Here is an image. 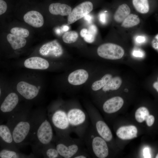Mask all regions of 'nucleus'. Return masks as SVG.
<instances>
[{
  "label": "nucleus",
  "instance_id": "obj_17",
  "mask_svg": "<svg viewBox=\"0 0 158 158\" xmlns=\"http://www.w3.org/2000/svg\"><path fill=\"white\" fill-rule=\"evenodd\" d=\"M88 74L85 70L78 69L72 72L69 75L68 80L71 84L78 85L85 83L88 78Z\"/></svg>",
  "mask_w": 158,
  "mask_h": 158
},
{
  "label": "nucleus",
  "instance_id": "obj_11",
  "mask_svg": "<svg viewBox=\"0 0 158 158\" xmlns=\"http://www.w3.org/2000/svg\"><path fill=\"white\" fill-rule=\"evenodd\" d=\"M18 101V97L17 94L13 92L9 93L1 105V114L7 116L8 118L14 111Z\"/></svg>",
  "mask_w": 158,
  "mask_h": 158
},
{
  "label": "nucleus",
  "instance_id": "obj_9",
  "mask_svg": "<svg viewBox=\"0 0 158 158\" xmlns=\"http://www.w3.org/2000/svg\"><path fill=\"white\" fill-rule=\"evenodd\" d=\"M93 5L89 1L83 2L75 7L68 16L67 24H72L88 14L92 10Z\"/></svg>",
  "mask_w": 158,
  "mask_h": 158
},
{
  "label": "nucleus",
  "instance_id": "obj_43",
  "mask_svg": "<svg viewBox=\"0 0 158 158\" xmlns=\"http://www.w3.org/2000/svg\"><path fill=\"white\" fill-rule=\"evenodd\" d=\"M69 29V28L68 26H65L63 27V30L64 31H67Z\"/></svg>",
  "mask_w": 158,
  "mask_h": 158
},
{
  "label": "nucleus",
  "instance_id": "obj_23",
  "mask_svg": "<svg viewBox=\"0 0 158 158\" xmlns=\"http://www.w3.org/2000/svg\"><path fill=\"white\" fill-rule=\"evenodd\" d=\"M29 156L20 153L19 151L2 148L0 151V158H20L30 157Z\"/></svg>",
  "mask_w": 158,
  "mask_h": 158
},
{
  "label": "nucleus",
  "instance_id": "obj_33",
  "mask_svg": "<svg viewBox=\"0 0 158 158\" xmlns=\"http://www.w3.org/2000/svg\"><path fill=\"white\" fill-rule=\"evenodd\" d=\"M132 54L133 56L137 57L142 58L145 56L144 52L140 49L134 50Z\"/></svg>",
  "mask_w": 158,
  "mask_h": 158
},
{
  "label": "nucleus",
  "instance_id": "obj_1",
  "mask_svg": "<svg viewBox=\"0 0 158 158\" xmlns=\"http://www.w3.org/2000/svg\"><path fill=\"white\" fill-rule=\"evenodd\" d=\"M53 128L46 112H33L30 141L33 142V150L35 154H39L42 147L53 142Z\"/></svg>",
  "mask_w": 158,
  "mask_h": 158
},
{
  "label": "nucleus",
  "instance_id": "obj_15",
  "mask_svg": "<svg viewBox=\"0 0 158 158\" xmlns=\"http://www.w3.org/2000/svg\"><path fill=\"white\" fill-rule=\"evenodd\" d=\"M26 68L38 70H45L48 68L49 63L46 59L37 56L32 57L26 59L24 62Z\"/></svg>",
  "mask_w": 158,
  "mask_h": 158
},
{
  "label": "nucleus",
  "instance_id": "obj_7",
  "mask_svg": "<svg viewBox=\"0 0 158 158\" xmlns=\"http://www.w3.org/2000/svg\"><path fill=\"white\" fill-rule=\"evenodd\" d=\"M87 112L91 124L97 133L107 142L112 141L113 135L106 123L101 118L97 111L92 107H88Z\"/></svg>",
  "mask_w": 158,
  "mask_h": 158
},
{
  "label": "nucleus",
  "instance_id": "obj_35",
  "mask_svg": "<svg viewBox=\"0 0 158 158\" xmlns=\"http://www.w3.org/2000/svg\"><path fill=\"white\" fill-rule=\"evenodd\" d=\"M146 40L145 37L142 35H138L135 38V42L139 44H141L145 42Z\"/></svg>",
  "mask_w": 158,
  "mask_h": 158
},
{
  "label": "nucleus",
  "instance_id": "obj_22",
  "mask_svg": "<svg viewBox=\"0 0 158 158\" xmlns=\"http://www.w3.org/2000/svg\"><path fill=\"white\" fill-rule=\"evenodd\" d=\"M7 39L12 49L16 50L25 46L26 40L24 38L16 36L12 34H9L7 36Z\"/></svg>",
  "mask_w": 158,
  "mask_h": 158
},
{
  "label": "nucleus",
  "instance_id": "obj_10",
  "mask_svg": "<svg viewBox=\"0 0 158 158\" xmlns=\"http://www.w3.org/2000/svg\"><path fill=\"white\" fill-rule=\"evenodd\" d=\"M0 139L2 148L19 151L15 144L11 130L6 124L0 125Z\"/></svg>",
  "mask_w": 158,
  "mask_h": 158
},
{
  "label": "nucleus",
  "instance_id": "obj_28",
  "mask_svg": "<svg viewBox=\"0 0 158 158\" xmlns=\"http://www.w3.org/2000/svg\"><path fill=\"white\" fill-rule=\"evenodd\" d=\"M149 115L147 109L142 107L138 108L136 111L135 117L137 122L141 123L145 121Z\"/></svg>",
  "mask_w": 158,
  "mask_h": 158
},
{
  "label": "nucleus",
  "instance_id": "obj_3",
  "mask_svg": "<svg viewBox=\"0 0 158 158\" xmlns=\"http://www.w3.org/2000/svg\"><path fill=\"white\" fill-rule=\"evenodd\" d=\"M82 140L93 157L105 158L108 156L107 142L97 133L92 124L89 126Z\"/></svg>",
  "mask_w": 158,
  "mask_h": 158
},
{
  "label": "nucleus",
  "instance_id": "obj_13",
  "mask_svg": "<svg viewBox=\"0 0 158 158\" xmlns=\"http://www.w3.org/2000/svg\"><path fill=\"white\" fill-rule=\"evenodd\" d=\"M16 89L21 95L29 100L35 98L39 94V90L35 86L23 81L18 83Z\"/></svg>",
  "mask_w": 158,
  "mask_h": 158
},
{
  "label": "nucleus",
  "instance_id": "obj_42",
  "mask_svg": "<svg viewBox=\"0 0 158 158\" xmlns=\"http://www.w3.org/2000/svg\"><path fill=\"white\" fill-rule=\"evenodd\" d=\"M153 86L154 88L158 92V81L154 82L153 84Z\"/></svg>",
  "mask_w": 158,
  "mask_h": 158
},
{
  "label": "nucleus",
  "instance_id": "obj_14",
  "mask_svg": "<svg viewBox=\"0 0 158 158\" xmlns=\"http://www.w3.org/2000/svg\"><path fill=\"white\" fill-rule=\"evenodd\" d=\"M123 99L119 96H116L107 100L102 105L103 111L108 114H111L116 112L123 106Z\"/></svg>",
  "mask_w": 158,
  "mask_h": 158
},
{
  "label": "nucleus",
  "instance_id": "obj_31",
  "mask_svg": "<svg viewBox=\"0 0 158 158\" xmlns=\"http://www.w3.org/2000/svg\"><path fill=\"white\" fill-rule=\"evenodd\" d=\"M11 34L23 38L27 37L29 35V32L27 29L21 28L14 27L10 30Z\"/></svg>",
  "mask_w": 158,
  "mask_h": 158
},
{
  "label": "nucleus",
  "instance_id": "obj_39",
  "mask_svg": "<svg viewBox=\"0 0 158 158\" xmlns=\"http://www.w3.org/2000/svg\"><path fill=\"white\" fill-rule=\"evenodd\" d=\"M143 156L145 158H150V150L148 148L146 147L143 150Z\"/></svg>",
  "mask_w": 158,
  "mask_h": 158
},
{
  "label": "nucleus",
  "instance_id": "obj_20",
  "mask_svg": "<svg viewBox=\"0 0 158 158\" xmlns=\"http://www.w3.org/2000/svg\"><path fill=\"white\" fill-rule=\"evenodd\" d=\"M39 154L42 155L45 158H62L59 154L53 142L42 147L40 150Z\"/></svg>",
  "mask_w": 158,
  "mask_h": 158
},
{
  "label": "nucleus",
  "instance_id": "obj_30",
  "mask_svg": "<svg viewBox=\"0 0 158 158\" xmlns=\"http://www.w3.org/2000/svg\"><path fill=\"white\" fill-rule=\"evenodd\" d=\"M78 34L74 31H70L66 32L63 35L62 38L65 43L71 44L75 42L78 37Z\"/></svg>",
  "mask_w": 158,
  "mask_h": 158
},
{
  "label": "nucleus",
  "instance_id": "obj_27",
  "mask_svg": "<svg viewBox=\"0 0 158 158\" xmlns=\"http://www.w3.org/2000/svg\"><path fill=\"white\" fill-rule=\"evenodd\" d=\"M112 75L109 74L104 75L100 80L94 82L92 85V90L94 91H98L102 88L111 79Z\"/></svg>",
  "mask_w": 158,
  "mask_h": 158
},
{
  "label": "nucleus",
  "instance_id": "obj_34",
  "mask_svg": "<svg viewBox=\"0 0 158 158\" xmlns=\"http://www.w3.org/2000/svg\"><path fill=\"white\" fill-rule=\"evenodd\" d=\"M7 8V6L6 2L3 0H0V15L6 12Z\"/></svg>",
  "mask_w": 158,
  "mask_h": 158
},
{
  "label": "nucleus",
  "instance_id": "obj_5",
  "mask_svg": "<svg viewBox=\"0 0 158 158\" xmlns=\"http://www.w3.org/2000/svg\"><path fill=\"white\" fill-rule=\"evenodd\" d=\"M65 107L72 132L82 139L89 126V118L87 112L79 107Z\"/></svg>",
  "mask_w": 158,
  "mask_h": 158
},
{
  "label": "nucleus",
  "instance_id": "obj_26",
  "mask_svg": "<svg viewBox=\"0 0 158 158\" xmlns=\"http://www.w3.org/2000/svg\"><path fill=\"white\" fill-rule=\"evenodd\" d=\"M140 22V19L137 15L130 14L122 22L121 26L126 28H130L138 25Z\"/></svg>",
  "mask_w": 158,
  "mask_h": 158
},
{
  "label": "nucleus",
  "instance_id": "obj_44",
  "mask_svg": "<svg viewBox=\"0 0 158 158\" xmlns=\"http://www.w3.org/2000/svg\"><path fill=\"white\" fill-rule=\"evenodd\" d=\"M155 158H158V153L156 155Z\"/></svg>",
  "mask_w": 158,
  "mask_h": 158
},
{
  "label": "nucleus",
  "instance_id": "obj_29",
  "mask_svg": "<svg viewBox=\"0 0 158 158\" xmlns=\"http://www.w3.org/2000/svg\"><path fill=\"white\" fill-rule=\"evenodd\" d=\"M97 33V28L95 25H91L87 29V33L83 38L84 40L86 42L92 43L93 42Z\"/></svg>",
  "mask_w": 158,
  "mask_h": 158
},
{
  "label": "nucleus",
  "instance_id": "obj_18",
  "mask_svg": "<svg viewBox=\"0 0 158 158\" xmlns=\"http://www.w3.org/2000/svg\"><path fill=\"white\" fill-rule=\"evenodd\" d=\"M137 133L138 130L135 126L129 125L119 127L116 130V134L120 139L127 140L137 137Z\"/></svg>",
  "mask_w": 158,
  "mask_h": 158
},
{
  "label": "nucleus",
  "instance_id": "obj_32",
  "mask_svg": "<svg viewBox=\"0 0 158 158\" xmlns=\"http://www.w3.org/2000/svg\"><path fill=\"white\" fill-rule=\"evenodd\" d=\"M90 155L87 149L84 148L76 154L73 158H90Z\"/></svg>",
  "mask_w": 158,
  "mask_h": 158
},
{
  "label": "nucleus",
  "instance_id": "obj_40",
  "mask_svg": "<svg viewBox=\"0 0 158 158\" xmlns=\"http://www.w3.org/2000/svg\"><path fill=\"white\" fill-rule=\"evenodd\" d=\"M87 29L86 28H83L82 29L80 32V35L81 37L84 38L87 32Z\"/></svg>",
  "mask_w": 158,
  "mask_h": 158
},
{
  "label": "nucleus",
  "instance_id": "obj_4",
  "mask_svg": "<svg viewBox=\"0 0 158 158\" xmlns=\"http://www.w3.org/2000/svg\"><path fill=\"white\" fill-rule=\"evenodd\" d=\"M48 118L54 130L56 136H70L72 132L68 120L66 107L54 106L48 110Z\"/></svg>",
  "mask_w": 158,
  "mask_h": 158
},
{
  "label": "nucleus",
  "instance_id": "obj_45",
  "mask_svg": "<svg viewBox=\"0 0 158 158\" xmlns=\"http://www.w3.org/2000/svg\"><path fill=\"white\" fill-rule=\"evenodd\" d=\"M38 88L39 90L40 89V86H39L37 87Z\"/></svg>",
  "mask_w": 158,
  "mask_h": 158
},
{
  "label": "nucleus",
  "instance_id": "obj_25",
  "mask_svg": "<svg viewBox=\"0 0 158 158\" xmlns=\"http://www.w3.org/2000/svg\"><path fill=\"white\" fill-rule=\"evenodd\" d=\"M133 5L136 10L139 13L145 14L150 9L148 0H132Z\"/></svg>",
  "mask_w": 158,
  "mask_h": 158
},
{
  "label": "nucleus",
  "instance_id": "obj_19",
  "mask_svg": "<svg viewBox=\"0 0 158 158\" xmlns=\"http://www.w3.org/2000/svg\"><path fill=\"white\" fill-rule=\"evenodd\" d=\"M49 10L50 13L53 15L67 16L70 13L72 9L66 4L56 3L50 4Z\"/></svg>",
  "mask_w": 158,
  "mask_h": 158
},
{
  "label": "nucleus",
  "instance_id": "obj_16",
  "mask_svg": "<svg viewBox=\"0 0 158 158\" xmlns=\"http://www.w3.org/2000/svg\"><path fill=\"white\" fill-rule=\"evenodd\" d=\"M24 21L35 28H40L43 25L44 20L42 15L35 11H31L26 13L23 16Z\"/></svg>",
  "mask_w": 158,
  "mask_h": 158
},
{
  "label": "nucleus",
  "instance_id": "obj_24",
  "mask_svg": "<svg viewBox=\"0 0 158 158\" xmlns=\"http://www.w3.org/2000/svg\"><path fill=\"white\" fill-rule=\"evenodd\" d=\"M122 83V80L120 77L116 76L112 78L102 88V90L106 92L110 90H117L120 87Z\"/></svg>",
  "mask_w": 158,
  "mask_h": 158
},
{
  "label": "nucleus",
  "instance_id": "obj_36",
  "mask_svg": "<svg viewBox=\"0 0 158 158\" xmlns=\"http://www.w3.org/2000/svg\"><path fill=\"white\" fill-rule=\"evenodd\" d=\"M154 116L152 115H150L145 121L147 125L148 126H152L154 122Z\"/></svg>",
  "mask_w": 158,
  "mask_h": 158
},
{
  "label": "nucleus",
  "instance_id": "obj_2",
  "mask_svg": "<svg viewBox=\"0 0 158 158\" xmlns=\"http://www.w3.org/2000/svg\"><path fill=\"white\" fill-rule=\"evenodd\" d=\"M33 112L14 111L8 118L7 125L11 131L18 149L30 141L32 126Z\"/></svg>",
  "mask_w": 158,
  "mask_h": 158
},
{
  "label": "nucleus",
  "instance_id": "obj_41",
  "mask_svg": "<svg viewBox=\"0 0 158 158\" xmlns=\"http://www.w3.org/2000/svg\"><path fill=\"white\" fill-rule=\"evenodd\" d=\"M84 17L85 19L88 22H90L91 20L92 17L89 15L87 14Z\"/></svg>",
  "mask_w": 158,
  "mask_h": 158
},
{
  "label": "nucleus",
  "instance_id": "obj_12",
  "mask_svg": "<svg viewBox=\"0 0 158 158\" xmlns=\"http://www.w3.org/2000/svg\"><path fill=\"white\" fill-rule=\"evenodd\" d=\"M39 52L43 56L58 57L62 54L63 50L61 45L55 40L42 45Z\"/></svg>",
  "mask_w": 158,
  "mask_h": 158
},
{
  "label": "nucleus",
  "instance_id": "obj_46",
  "mask_svg": "<svg viewBox=\"0 0 158 158\" xmlns=\"http://www.w3.org/2000/svg\"></svg>",
  "mask_w": 158,
  "mask_h": 158
},
{
  "label": "nucleus",
  "instance_id": "obj_21",
  "mask_svg": "<svg viewBox=\"0 0 158 158\" xmlns=\"http://www.w3.org/2000/svg\"><path fill=\"white\" fill-rule=\"evenodd\" d=\"M130 12L129 6L123 4L119 6L115 11L114 16V20L118 23L122 22Z\"/></svg>",
  "mask_w": 158,
  "mask_h": 158
},
{
  "label": "nucleus",
  "instance_id": "obj_38",
  "mask_svg": "<svg viewBox=\"0 0 158 158\" xmlns=\"http://www.w3.org/2000/svg\"><path fill=\"white\" fill-rule=\"evenodd\" d=\"M99 20L102 24H104L107 21V15L105 12L101 13L99 16Z\"/></svg>",
  "mask_w": 158,
  "mask_h": 158
},
{
  "label": "nucleus",
  "instance_id": "obj_8",
  "mask_svg": "<svg viewBox=\"0 0 158 158\" xmlns=\"http://www.w3.org/2000/svg\"><path fill=\"white\" fill-rule=\"evenodd\" d=\"M97 52L100 57L110 60L120 59L124 54V50L121 47L111 43H104L100 45L97 48Z\"/></svg>",
  "mask_w": 158,
  "mask_h": 158
},
{
  "label": "nucleus",
  "instance_id": "obj_37",
  "mask_svg": "<svg viewBox=\"0 0 158 158\" xmlns=\"http://www.w3.org/2000/svg\"><path fill=\"white\" fill-rule=\"evenodd\" d=\"M152 44L153 48L158 51V34L154 37L152 40Z\"/></svg>",
  "mask_w": 158,
  "mask_h": 158
},
{
  "label": "nucleus",
  "instance_id": "obj_6",
  "mask_svg": "<svg viewBox=\"0 0 158 158\" xmlns=\"http://www.w3.org/2000/svg\"><path fill=\"white\" fill-rule=\"evenodd\" d=\"M53 142L60 155L64 158H73L84 148L85 145L82 139L73 138L70 136L63 137L55 136Z\"/></svg>",
  "mask_w": 158,
  "mask_h": 158
}]
</instances>
